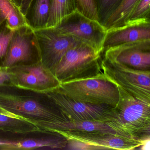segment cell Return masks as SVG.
I'll return each instance as SVG.
<instances>
[{
	"label": "cell",
	"mask_w": 150,
	"mask_h": 150,
	"mask_svg": "<svg viewBox=\"0 0 150 150\" xmlns=\"http://www.w3.org/2000/svg\"><path fill=\"white\" fill-rule=\"evenodd\" d=\"M67 139L53 132L38 131L16 133L0 131V150H33L48 148L66 150Z\"/></svg>",
	"instance_id": "ba28073f"
},
{
	"label": "cell",
	"mask_w": 150,
	"mask_h": 150,
	"mask_svg": "<svg viewBox=\"0 0 150 150\" xmlns=\"http://www.w3.org/2000/svg\"><path fill=\"white\" fill-rule=\"evenodd\" d=\"M67 150H102L103 147L74 139H67Z\"/></svg>",
	"instance_id": "d4e9b609"
},
{
	"label": "cell",
	"mask_w": 150,
	"mask_h": 150,
	"mask_svg": "<svg viewBox=\"0 0 150 150\" xmlns=\"http://www.w3.org/2000/svg\"><path fill=\"white\" fill-rule=\"evenodd\" d=\"M57 88L76 100L95 105L115 108L120 98L118 87L102 71L90 77L62 82Z\"/></svg>",
	"instance_id": "3957f363"
},
{
	"label": "cell",
	"mask_w": 150,
	"mask_h": 150,
	"mask_svg": "<svg viewBox=\"0 0 150 150\" xmlns=\"http://www.w3.org/2000/svg\"><path fill=\"white\" fill-rule=\"evenodd\" d=\"M75 12L73 0H51L47 28H55Z\"/></svg>",
	"instance_id": "d6986e66"
},
{
	"label": "cell",
	"mask_w": 150,
	"mask_h": 150,
	"mask_svg": "<svg viewBox=\"0 0 150 150\" xmlns=\"http://www.w3.org/2000/svg\"><path fill=\"white\" fill-rule=\"evenodd\" d=\"M118 88L120 98L115 115L106 123L117 135L142 143L150 138V100L137 98Z\"/></svg>",
	"instance_id": "7a4b0ae2"
},
{
	"label": "cell",
	"mask_w": 150,
	"mask_h": 150,
	"mask_svg": "<svg viewBox=\"0 0 150 150\" xmlns=\"http://www.w3.org/2000/svg\"><path fill=\"white\" fill-rule=\"evenodd\" d=\"M101 53L81 43L69 49L57 66L54 75L60 83L86 78L101 72Z\"/></svg>",
	"instance_id": "277c9868"
},
{
	"label": "cell",
	"mask_w": 150,
	"mask_h": 150,
	"mask_svg": "<svg viewBox=\"0 0 150 150\" xmlns=\"http://www.w3.org/2000/svg\"><path fill=\"white\" fill-rule=\"evenodd\" d=\"M13 86L12 74L9 67H0V86Z\"/></svg>",
	"instance_id": "484cf974"
},
{
	"label": "cell",
	"mask_w": 150,
	"mask_h": 150,
	"mask_svg": "<svg viewBox=\"0 0 150 150\" xmlns=\"http://www.w3.org/2000/svg\"><path fill=\"white\" fill-rule=\"evenodd\" d=\"M0 106L43 131L53 132L57 123L69 121L45 93L14 86H0Z\"/></svg>",
	"instance_id": "6da1fadb"
},
{
	"label": "cell",
	"mask_w": 150,
	"mask_h": 150,
	"mask_svg": "<svg viewBox=\"0 0 150 150\" xmlns=\"http://www.w3.org/2000/svg\"><path fill=\"white\" fill-rule=\"evenodd\" d=\"M150 40V23L134 24L108 30L103 50L125 44Z\"/></svg>",
	"instance_id": "5bb4252c"
},
{
	"label": "cell",
	"mask_w": 150,
	"mask_h": 150,
	"mask_svg": "<svg viewBox=\"0 0 150 150\" xmlns=\"http://www.w3.org/2000/svg\"><path fill=\"white\" fill-rule=\"evenodd\" d=\"M41 61L40 50L33 29L26 25L14 30L2 67L33 64Z\"/></svg>",
	"instance_id": "30bf717a"
},
{
	"label": "cell",
	"mask_w": 150,
	"mask_h": 150,
	"mask_svg": "<svg viewBox=\"0 0 150 150\" xmlns=\"http://www.w3.org/2000/svg\"><path fill=\"white\" fill-rule=\"evenodd\" d=\"M67 139L83 141L103 147L105 150L138 149L142 143L120 137L117 134L99 132H60Z\"/></svg>",
	"instance_id": "4fadbf2b"
},
{
	"label": "cell",
	"mask_w": 150,
	"mask_h": 150,
	"mask_svg": "<svg viewBox=\"0 0 150 150\" xmlns=\"http://www.w3.org/2000/svg\"><path fill=\"white\" fill-rule=\"evenodd\" d=\"M69 121H92L106 122L115 113V108L95 105L76 100L62 93L57 87L44 92Z\"/></svg>",
	"instance_id": "8992f818"
},
{
	"label": "cell",
	"mask_w": 150,
	"mask_h": 150,
	"mask_svg": "<svg viewBox=\"0 0 150 150\" xmlns=\"http://www.w3.org/2000/svg\"><path fill=\"white\" fill-rule=\"evenodd\" d=\"M101 71L118 88L137 98L150 100V71L136 70L101 56Z\"/></svg>",
	"instance_id": "5b68a950"
},
{
	"label": "cell",
	"mask_w": 150,
	"mask_h": 150,
	"mask_svg": "<svg viewBox=\"0 0 150 150\" xmlns=\"http://www.w3.org/2000/svg\"><path fill=\"white\" fill-rule=\"evenodd\" d=\"M123 0H96L99 22L103 25L106 24L110 16L118 7Z\"/></svg>",
	"instance_id": "603a6c76"
},
{
	"label": "cell",
	"mask_w": 150,
	"mask_h": 150,
	"mask_svg": "<svg viewBox=\"0 0 150 150\" xmlns=\"http://www.w3.org/2000/svg\"><path fill=\"white\" fill-rule=\"evenodd\" d=\"M55 28L61 34L74 38L101 54L103 52L108 30L99 21L90 20L75 11Z\"/></svg>",
	"instance_id": "52a82bcc"
},
{
	"label": "cell",
	"mask_w": 150,
	"mask_h": 150,
	"mask_svg": "<svg viewBox=\"0 0 150 150\" xmlns=\"http://www.w3.org/2000/svg\"><path fill=\"white\" fill-rule=\"evenodd\" d=\"M150 40L125 44L107 49L103 56L136 70L150 71Z\"/></svg>",
	"instance_id": "7c38bea8"
},
{
	"label": "cell",
	"mask_w": 150,
	"mask_h": 150,
	"mask_svg": "<svg viewBox=\"0 0 150 150\" xmlns=\"http://www.w3.org/2000/svg\"><path fill=\"white\" fill-rule=\"evenodd\" d=\"M33 1V0H22L20 9L24 16H25L28 13Z\"/></svg>",
	"instance_id": "4316f807"
},
{
	"label": "cell",
	"mask_w": 150,
	"mask_h": 150,
	"mask_svg": "<svg viewBox=\"0 0 150 150\" xmlns=\"http://www.w3.org/2000/svg\"><path fill=\"white\" fill-rule=\"evenodd\" d=\"M13 1H14L16 3L17 6H19L20 7H21L22 0H13Z\"/></svg>",
	"instance_id": "f546056e"
},
{
	"label": "cell",
	"mask_w": 150,
	"mask_h": 150,
	"mask_svg": "<svg viewBox=\"0 0 150 150\" xmlns=\"http://www.w3.org/2000/svg\"><path fill=\"white\" fill-rule=\"evenodd\" d=\"M14 31L8 28L6 21L0 24V67L5 60Z\"/></svg>",
	"instance_id": "cb8c5ba5"
},
{
	"label": "cell",
	"mask_w": 150,
	"mask_h": 150,
	"mask_svg": "<svg viewBox=\"0 0 150 150\" xmlns=\"http://www.w3.org/2000/svg\"><path fill=\"white\" fill-rule=\"evenodd\" d=\"M73 2L75 11L90 20L99 22L96 0H73Z\"/></svg>",
	"instance_id": "7402d4cb"
},
{
	"label": "cell",
	"mask_w": 150,
	"mask_h": 150,
	"mask_svg": "<svg viewBox=\"0 0 150 150\" xmlns=\"http://www.w3.org/2000/svg\"><path fill=\"white\" fill-rule=\"evenodd\" d=\"M0 131L25 133L42 130L34 124L22 117L0 113Z\"/></svg>",
	"instance_id": "ac0fdd59"
},
{
	"label": "cell",
	"mask_w": 150,
	"mask_h": 150,
	"mask_svg": "<svg viewBox=\"0 0 150 150\" xmlns=\"http://www.w3.org/2000/svg\"><path fill=\"white\" fill-rule=\"evenodd\" d=\"M139 1L123 0L118 7L110 16L104 27L108 30H109L124 26Z\"/></svg>",
	"instance_id": "ffe728a7"
},
{
	"label": "cell",
	"mask_w": 150,
	"mask_h": 150,
	"mask_svg": "<svg viewBox=\"0 0 150 150\" xmlns=\"http://www.w3.org/2000/svg\"><path fill=\"white\" fill-rule=\"evenodd\" d=\"M13 86L36 92H47L56 88L60 82L42 62L9 67Z\"/></svg>",
	"instance_id": "8fae6325"
},
{
	"label": "cell",
	"mask_w": 150,
	"mask_h": 150,
	"mask_svg": "<svg viewBox=\"0 0 150 150\" xmlns=\"http://www.w3.org/2000/svg\"><path fill=\"white\" fill-rule=\"evenodd\" d=\"M0 113H2V114H6V115H13L10 113V112L6 110L4 108H2L1 106H0ZM16 116V115H15Z\"/></svg>",
	"instance_id": "f1b7e54d"
},
{
	"label": "cell",
	"mask_w": 150,
	"mask_h": 150,
	"mask_svg": "<svg viewBox=\"0 0 150 150\" xmlns=\"http://www.w3.org/2000/svg\"><path fill=\"white\" fill-rule=\"evenodd\" d=\"M150 0H140L124 26L150 23Z\"/></svg>",
	"instance_id": "44dd1931"
},
{
	"label": "cell",
	"mask_w": 150,
	"mask_h": 150,
	"mask_svg": "<svg viewBox=\"0 0 150 150\" xmlns=\"http://www.w3.org/2000/svg\"><path fill=\"white\" fill-rule=\"evenodd\" d=\"M5 21L13 31L28 25L20 7L13 0H0V24Z\"/></svg>",
	"instance_id": "e0dca14e"
},
{
	"label": "cell",
	"mask_w": 150,
	"mask_h": 150,
	"mask_svg": "<svg viewBox=\"0 0 150 150\" xmlns=\"http://www.w3.org/2000/svg\"><path fill=\"white\" fill-rule=\"evenodd\" d=\"M150 138L145 139L142 142L138 149L141 150H150Z\"/></svg>",
	"instance_id": "83f0119b"
},
{
	"label": "cell",
	"mask_w": 150,
	"mask_h": 150,
	"mask_svg": "<svg viewBox=\"0 0 150 150\" xmlns=\"http://www.w3.org/2000/svg\"><path fill=\"white\" fill-rule=\"evenodd\" d=\"M51 0H33L25 16L27 24L33 29L47 28Z\"/></svg>",
	"instance_id": "2e32d148"
},
{
	"label": "cell",
	"mask_w": 150,
	"mask_h": 150,
	"mask_svg": "<svg viewBox=\"0 0 150 150\" xmlns=\"http://www.w3.org/2000/svg\"><path fill=\"white\" fill-rule=\"evenodd\" d=\"M53 132H99L117 134L106 122L92 121H62L57 123Z\"/></svg>",
	"instance_id": "9a60e30c"
},
{
	"label": "cell",
	"mask_w": 150,
	"mask_h": 150,
	"mask_svg": "<svg viewBox=\"0 0 150 150\" xmlns=\"http://www.w3.org/2000/svg\"><path fill=\"white\" fill-rule=\"evenodd\" d=\"M33 30L40 50L41 62L53 74L67 52L82 43L72 37L61 34L55 28Z\"/></svg>",
	"instance_id": "9c48e42d"
}]
</instances>
